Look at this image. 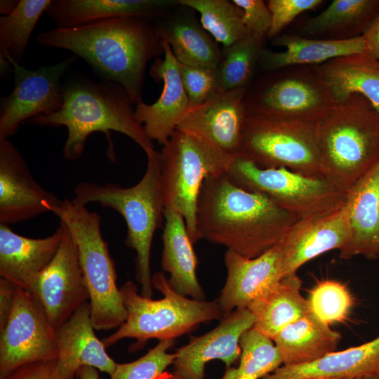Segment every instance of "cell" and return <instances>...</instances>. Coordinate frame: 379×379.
<instances>
[{
  "label": "cell",
  "mask_w": 379,
  "mask_h": 379,
  "mask_svg": "<svg viewBox=\"0 0 379 379\" xmlns=\"http://www.w3.org/2000/svg\"><path fill=\"white\" fill-rule=\"evenodd\" d=\"M36 41L83 58L102 81L121 85L135 106L143 102L148 62L164 54L153 21L138 18L107 19L74 28L55 27L38 33Z\"/></svg>",
  "instance_id": "cell-1"
},
{
  "label": "cell",
  "mask_w": 379,
  "mask_h": 379,
  "mask_svg": "<svg viewBox=\"0 0 379 379\" xmlns=\"http://www.w3.org/2000/svg\"><path fill=\"white\" fill-rule=\"evenodd\" d=\"M299 220L266 195L244 190L225 173L208 175L197 201L199 240L253 258L284 239Z\"/></svg>",
  "instance_id": "cell-2"
},
{
  "label": "cell",
  "mask_w": 379,
  "mask_h": 379,
  "mask_svg": "<svg viewBox=\"0 0 379 379\" xmlns=\"http://www.w3.org/2000/svg\"><path fill=\"white\" fill-rule=\"evenodd\" d=\"M133 102L119 84L93 81L80 77L63 86V104L54 113L39 115L27 121L40 126L67 128L62 153L67 161L80 159L88 137L95 132L106 134L112 150L110 131H117L132 139L147 157L155 153L152 140L135 118Z\"/></svg>",
  "instance_id": "cell-3"
},
{
  "label": "cell",
  "mask_w": 379,
  "mask_h": 379,
  "mask_svg": "<svg viewBox=\"0 0 379 379\" xmlns=\"http://www.w3.org/2000/svg\"><path fill=\"white\" fill-rule=\"evenodd\" d=\"M315 131L325 178L343 192L379 164V114L361 95L332 104Z\"/></svg>",
  "instance_id": "cell-4"
},
{
  "label": "cell",
  "mask_w": 379,
  "mask_h": 379,
  "mask_svg": "<svg viewBox=\"0 0 379 379\" xmlns=\"http://www.w3.org/2000/svg\"><path fill=\"white\" fill-rule=\"evenodd\" d=\"M147 158L146 171L135 185L124 187L111 182L83 181L75 186L71 200L82 206L98 203L122 215L127 227L125 244L136 253L135 277L141 285L140 295L152 298L151 248L154 234L164 219V207L159 184V152Z\"/></svg>",
  "instance_id": "cell-5"
},
{
  "label": "cell",
  "mask_w": 379,
  "mask_h": 379,
  "mask_svg": "<svg viewBox=\"0 0 379 379\" xmlns=\"http://www.w3.org/2000/svg\"><path fill=\"white\" fill-rule=\"evenodd\" d=\"M152 286L163 295L161 299L141 295L131 281L121 286L127 318L117 331L102 339L106 348L124 338H135L132 351L138 350L149 339L175 340L200 324L225 317L217 300H197L176 293L163 272L152 276Z\"/></svg>",
  "instance_id": "cell-6"
},
{
  "label": "cell",
  "mask_w": 379,
  "mask_h": 379,
  "mask_svg": "<svg viewBox=\"0 0 379 379\" xmlns=\"http://www.w3.org/2000/svg\"><path fill=\"white\" fill-rule=\"evenodd\" d=\"M51 213L67 226L77 246L93 328L98 331L119 328L126 320L127 310L117 285L114 261L102 236L100 216L67 199L55 206Z\"/></svg>",
  "instance_id": "cell-7"
},
{
  "label": "cell",
  "mask_w": 379,
  "mask_h": 379,
  "mask_svg": "<svg viewBox=\"0 0 379 379\" xmlns=\"http://www.w3.org/2000/svg\"><path fill=\"white\" fill-rule=\"evenodd\" d=\"M235 158L202 138L178 129L159 152L164 209L182 215L193 244L199 240L197 207L202 184L208 175L226 173Z\"/></svg>",
  "instance_id": "cell-8"
},
{
  "label": "cell",
  "mask_w": 379,
  "mask_h": 379,
  "mask_svg": "<svg viewBox=\"0 0 379 379\" xmlns=\"http://www.w3.org/2000/svg\"><path fill=\"white\" fill-rule=\"evenodd\" d=\"M239 156L261 168L326 178L313 122L247 114Z\"/></svg>",
  "instance_id": "cell-9"
},
{
  "label": "cell",
  "mask_w": 379,
  "mask_h": 379,
  "mask_svg": "<svg viewBox=\"0 0 379 379\" xmlns=\"http://www.w3.org/2000/svg\"><path fill=\"white\" fill-rule=\"evenodd\" d=\"M225 173L239 187L266 195L298 219L333 212L346 201L347 193L326 178L307 176L286 168H261L240 156Z\"/></svg>",
  "instance_id": "cell-10"
},
{
  "label": "cell",
  "mask_w": 379,
  "mask_h": 379,
  "mask_svg": "<svg viewBox=\"0 0 379 379\" xmlns=\"http://www.w3.org/2000/svg\"><path fill=\"white\" fill-rule=\"evenodd\" d=\"M333 104L315 65L265 72L247 88V114L315 123Z\"/></svg>",
  "instance_id": "cell-11"
},
{
  "label": "cell",
  "mask_w": 379,
  "mask_h": 379,
  "mask_svg": "<svg viewBox=\"0 0 379 379\" xmlns=\"http://www.w3.org/2000/svg\"><path fill=\"white\" fill-rule=\"evenodd\" d=\"M56 330L39 300L18 286L14 305L0 330V379L30 362L57 359Z\"/></svg>",
  "instance_id": "cell-12"
},
{
  "label": "cell",
  "mask_w": 379,
  "mask_h": 379,
  "mask_svg": "<svg viewBox=\"0 0 379 379\" xmlns=\"http://www.w3.org/2000/svg\"><path fill=\"white\" fill-rule=\"evenodd\" d=\"M13 66L14 88L1 98L0 139L15 135L20 124L39 115L59 111L63 104L62 78L77 56L74 54L60 62L28 69L9 57Z\"/></svg>",
  "instance_id": "cell-13"
},
{
  "label": "cell",
  "mask_w": 379,
  "mask_h": 379,
  "mask_svg": "<svg viewBox=\"0 0 379 379\" xmlns=\"http://www.w3.org/2000/svg\"><path fill=\"white\" fill-rule=\"evenodd\" d=\"M32 294L55 330L90 300L77 246L65 225L59 248L39 276Z\"/></svg>",
  "instance_id": "cell-14"
},
{
  "label": "cell",
  "mask_w": 379,
  "mask_h": 379,
  "mask_svg": "<svg viewBox=\"0 0 379 379\" xmlns=\"http://www.w3.org/2000/svg\"><path fill=\"white\" fill-rule=\"evenodd\" d=\"M60 201L34 179L9 138L0 139V224H16L51 212Z\"/></svg>",
  "instance_id": "cell-15"
},
{
  "label": "cell",
  "mask_w": 379,
  "mask_h": 379,
  "mask_svg": "<svg viewBox=\"0 0 379 379\" xmlns=\"http://www.w3.org/2000/svg\"><path fill=\"white\" fill-rule=\"evenodd\" d=\"M247 88L220 91L190 108L176 129L193 134L232 157L239 156L247 117Z\"/></svg>",
  "instance_id": "cell-16"
},
{
  "label": "cell",
  "mask_w": 379,
  "mask_h": 379,
  "mask_svg": "<svg viewBox=\"0 0 379 379\" xmlns=\"http://www.w3.org/2000/svg\"><path fill=\"white\" fill-rule=\"evenodd\" d=\"M254 317L247 308H237L225 316L218 326L178 348L172 375L178 379H204L207 362L219 359L227 368L240 358L241 335L253 327Z\"/></svg>",
  "instance_id": "cell-17"
},
{
  "label": "cell",
  "mask_w": 379,
  "mask_h": 379,
  "mask_svg": "<svg viewBox=\"0 0 379 379\" xmlns=\"http://www.w3.org/2000/svg\"><path fill=\"white\" fill-rule=\"evenodd\" d=\"M163 42L164 58H156L149 71L157 82H163L161 95L153 104L142 102L135 107V119L143 126L147 136L162 146L168 142L190 109L178 62L169 44Z\"/></svg>",
  "instance_id": "cell-18"
},
{
  "label": "cell",
  "mask_w": 379,
  "mask_h": 379,
  "mask_svg": "<svg viewBox=\"0 0 379 379\" xmlns=\"http://www.w3.org/2000/svg\"><path fill=\"white\" fill-rule=\"evenodd\" d=\"M345 205L333 212L298 220L279 243L283 278L297 274L309 260L328 251H341L348 239Z\"/></svg>",
  "instance_id": "cell-19"
},
{
  "label": "cell",
  "mask_w": 379,
  "mask_h": 379,
  "mask_svg": "<svg viewBox=\"0 0 379 379\" xmlns=\"http://www.w3.org/2000/svg\"><path fill=\"white\" fill-rule=\"evenodd\" d=\"M225 265L227 278L217 300L225 316L247 308L283 279L279 244L253 258L227 250Z\"/></svg>",
  "instance_id": "cell-20"
},
{
  "label": "cell",
  "mask_w": 379,
  "mask_h": 379,
  "mask_svg": "<svg viewBox=\"0 0 379 379\" xmlns=\"http://www.w3.org/2000/svg\"><path fill=\"white\" fill-rule=\"evenodd\" d=\"M65 225L45 238H29L0 224V276L33 293L39 276L54 258Z\"/></svg>",
  "instance_id": "cell-21"
},
{
  "label": "cell",
  "mask_w": 379,
  "mask_h": 379,
  "mask_svg": "<svg viewBox=\"0 0 379 379\" xmlns=\"http://www.w3.org/2000/svg\"><path fill=\"white\" fill-rule=\"evenodd\" d=\"M91 314L88 302L56 329L57 361L62 379H75L83 366H92L110 376L117 366L95 334Z\"/></svg>",
  "instance_id": "cell-22"
},
{
  "label": "cell",
  "mask_w": 379,
  "mask_h": 379,
  "mask_svg": "<svg viewBox=\"0 0 379 379\" xmlns=\"http://www.w3.org/2000/svg\"><path fill=\"white\" fill-rule=\"evenodd\" d=\"M348 239L340 258H379V164L347 192Z\"/></svg>",
  "instance_id": "cell-23"
},
{
  "label": "cell",
  "mask_w": 379,
  "mask_h": 379,
  "mask_svg": "<svg viewBox=\"0 0 379 379\" xmlns=\"http://www.w3.org/2000/svg\"><path fill=\"white\" fill-rule=\"evenodd\" d=\"M196 12L179 4L164 16L152 21L158 35L169 44L179 62L216 69L222 49L204 29Z\"/></svg>",
  "instance_id": "cell-24"
},
{
  "label": "cell",
  "mask_w": 379,
  "mask_h": 379,
  "mask_svg": "<svg viewBox=\"0 0 379 379\" xmlns=\"http://www.w3.org/2000/svg\"><path fill=\"white\" fill-rule=\"evenodd\" d=\"M179 4V0H52L46 13L56 27L74 28L118 18L154 20Z\"/></svg>",
  "instance_id": "cell-25"
},
{
  "label": "cell",
  "mask_w": 379,
  "mask_h": 379,
  "mask_svg": "<svg viewBox=\"0 0 379 379\" xmlns=\"http://www.w3.org/2000/svg\"><path fill=\"white\" fill-rule=\"evenodd\" d=\"M161 265L169 274L170 287L192 299L205 300L204 291L197 276V258L185 219L178 212L164 209Z\"/></svg>",
  "instance_id": "cell-26"
},
{
  "label": "cell",
  "mask_w": 379,
  "mask_h": 379,
  "mask_svg": "<svg viewBox=\"0 0 379 379\" xmlns=\"http://www.w3.org/2000/svg\"><path fill=\"white\" fill-rule=\"evenodd\" d=\"M272 44L284 47L286 50L277 52L263 48L260 54L258 67L264 72L291 66L317 65L339 56L366 51L362 36L338 41L284 33L272 39Z\"/></svg>",
  "instance_id": "cell-27"
},
{
  "label": "cell",
  "mask_w": 379,
  "mask_h": 379,
  "mask_svg": "<svg viewBox=\"0 0 379 379\" xmlns=\"http://www.w3.org/2000/svg\"><path fill=\"white\" fill-rule=\"evenodd\" d=\"M315 66L333 103L359 94L379 114V60L368 51L339 56Z\"/></svg>",
  "instance_id": "cell-28"
},
{
  "label": "cell",
  "mask_w": 379,
  "mask_h": 379,
  "mask_svg": "<svg viewBox=\"0 0 379 379\" xmlns=\"http://www.w3.org/2000/svg\"><path fill=\"white\" fill-rule=\"evenodd\" d=\"M379 375V335L359 346L331 352L314 361L282 365L262 379H313Z\"/></svg>",
  "instance_id": "cell-29"
},
{
  "label": "cell",
  "mask_w": 379,
  "mask_h": 379,
  "mask_svg": "<svg viewBox=\"0 0 379 379\" xmlns=\"http://www.w3.org/2000/svg\"><path fill=\"white\" fill-rule=\"evenodd\" d=\"M342 335L308 312L284 328L273 339L283 365L314 361L335 352Z\"/></svg>",
  "instance_id": "cell-30"
},
{
  "label": "cell",
  "mask_w": 379,
  "mask_h": 379,
  "mask_svg": "<svg viewBox=\"0 0 379 379\" xmlns=\"http://www.w3.org/2000/svg\"><path fill=\"white\" fill-rule=\"evenodd\" d=\"M301 285L297 274L287 277L254 300L247 307L254 317L253 328L273 340L284 328L310 312Z\"/></svg>",
  "instance_id": "cell-31"
},
{
  "label": "cell",
  "mask_w": 379,
  "mask_h": 379,
  "mask_svg": "<svg viewBox=\"0 0 379 379\" xmlns=\"http://www.w3.org/2000/svg\"><path fill=\"white\" fill-rule=\"evenodd\" d=\"M379 13V0H334L323 11L307 18L303 36L325 40H349L361 36Z\"/></svg>",
  "instance_id": "cell-32"
},
{
  "label": "cell",
  "mask_w": 379,
  "mask_h": 379,
  "mask_svg": "<svg viewBox=\"0 0 379 379\" xmlns=\"http://www.w3.org/2000/svg\"><path fill=\"white\" fill-rule=\"evenodd\" d=\"M52 0H20L10 15L0 17V55L19 63L36 23Z\"/></svg>",
  "instance_id": "cell-33"
},
{
  "label": "cell",
  "mask_w": 379,
  "mask_h": 379,
  "mask_svg": "<svg viewBox=\"0 0 379 379\" xmlns=\"http://www.w3.org/2000/svg\"><path fill=\"white\" fill-rule=\"evenodd\" d=\"M265 40L247 36L232 45L223 47L216 67L220 91L248 88L258 67Z\"/></svg>",
  "instance_id": "cell-34"
},
{
  "label": "cell",
  "mask_w": 379,
  "mask_h": 379,
  "mask_svg": "<svg viewBox=\"0 0 379 379\" xmlns=\"http://www.w3.org/2000/svg\"><path fill=\"white\" fill-rule=\"evenodd\" d=\"M200 14L204 29L215 41L227 47L248 36L243 11L233 1L179 0Z\"/></svg>",
  "instance_id": "cell-35"
},
{
  "label": "cell",
  "mask_w": 379,
  "mask_h": 379,
  "mask_svg": "<svg viewBox=\"0 0 379 379\" xmlns=\"http://www.w3.org/2000/svg\"><path fill=\"white\" fill-rule=\"evenodd\" d=\"M273 340L253 327L243 333L239 344L240 361L227 368L221 379H262L283 365Z\"/></svg>",
  "instance_id": "cell-36"
},
{
  "label": "cell",
  "mask_w": 379,
  "mask_h": 379,
  "mask_svg": "<svg viewBox=\"0 0 379 379\" xmlns=\"http://www.w3.org/2000/svg\"><path fill=\"white\" fill-rule=\"evenodd\" d=\"M307 300L311 312L328 326L346 321L354 305L347 287L334 280L318 282Z\"/></svg>",
  "instance_id": "cell-37"
},
{
  "label": "cell",
  "mask_w": 379,
  "mask_h": 379,
  "mask_svg": "<svg viewBox=\"0 0 379 379\" xmlns=\"http://www.w3.org/2000/svg\"><path fill=\"white\" fill-rule=\"evenodd\" d=\"M175 340H160L145 355L129 363L117 364L110 379H161L173 364L176 353H168Z\"/></svg>",
  "instance_id": "cell-38"
},
{
  "label": "cell",
  "mask_w": 379,
  "mask_h": 379,
  "mask_svg": "<svg viewBox=\"0 0 379 379\" xmlns=\"http://www.w3.org/2000/svg\"><path fill=\"white\" fill-rule=\"evenodd\" d=\"M178 65L190 108L204 103L220 91L215 69L190 66L179 62Z\"/></svg>",
  "instance_id": "cell-39"
},
{
  "label": "cell",
  "mask_w": 379,
  "mask_h": 379,
  "mask_svg": "<svg viewBox=\"0 0 379 379\" xmlns=\"http://www.w3.org/2000/svg\"><path fill=\"white\" fill-rule=\"evenodd\" d=\"M322 0H269L266 3L272 15V25L267 38L274 39L298 15L314 10Z\"/></svg>",
  "instance_id": "cell-40"
},
{
  "label": "cell",
  "mask_w": 379,
  "mask_h": 379,
  "mask_svg": "<svg viewBox=\"0 0 379 379\" xmlns=\"http://www.w3.org/2000/svg\"><path fill=\"white\" fill-rule=\"evenodd\" d=\"M243 11L248 36L265 40L272 25V15L262 0H232Z\"/></svg>",
  "instance_id": "cell-41"
},
{
  "label": "cell",
  "mask_w": 379,
  "mask_h": 379,
  "mask_svg": "<svg viewBox=\"0 0 379 379\" xmlns=\"http://www.w3.org/2000/svg\"><path fill=\"white\" fill-rule=\"evenodd\" d=\"M4 379H62L57 359L41 360L23 364Z\"/></svg>",
  "instance_id": "cell-42"
},
{
  "label": "cell",
  "mask_w": 379,
  "mask_h": 379,
  "mask_svg": "<svg viewBox=\"0 0 379 379\" xmlns=\"http://www.w3.org/2000/svg\"><path fill=\"white\" fill-rule=\"evenodd\" d=\"M18 286L4 278L0 279V330L6 324L11 314Z\"/></svg>",
  "instance_id": "cell-43"
},
{
  "label": "cell",
  "mask_w": 379,
  "mask_h": 379,
  "mask_svg": "<svg viewBox=\"0 0 379 379\" xmlns=\"http://www.w3.org/2000/svg\"><path fill=\"white\" fill-rule=\"evenodd\" d=\"M362 37L366 51L379 60V13L368 26Z\"/></svg>",
  "instance_id": "cell-44"
},
{
  "label": "cell",
  "mask_w": 379,
  "mask_h": 379,
  "mask_svg": "<svg viewBox=\"0 0 379 379\" xmlns=\"http://www.w3.org/2000/svg\"><path fill=\"white\" fill-rule=\"evenodd\" d=\"M77 379H100L98 369L92 366H83L77 373Z\"/></svg>",
  "instance_id": "cell-45"
},
{
  "label": "cell",
  "mask_w": 379,
  "mask_h": 379,
  "mask_svg": "<svg viewBox=\"0 0 379 379\" xmlns=\"http://www.w3.org/2000/svg\"><path fill=\"white\" fill-rule=\"evenodd\" d=\"M18 2V0H1L0 14L2 16L10 15L15 9Z\"/></svg>",
  "instance_id": "cell-46"
},
{
  "label": "cell",
  "mask_w": 379,
  "mask_h": 379,
  "mask_svg": "<svg viewBox=\"0 0 379 379\" xmlns=\"http://www.w3.org/2000/svg\"><path fill=\"white\" fill-rule=\"evenodd\" d=\"M11 70H13V66L10 61L5 57L0 55V72L2 78L9 76Z\"/></svg>",
  "instance_id": "cell-47"
},
{
  "label": "cell",
  "mask_w": 379,
  "mask_h": 379,
  "mask_svg": "<svg viewBox=\"0 0 379 379\" xmlns=\"http://www.w3.org/2000/svg\"><path fill=\"white\" fill-rule=\"evenodd\" d=\"M161 379H178L177 378H175V376H173L171 373H165L162 377L161 378Z\"/></svg>",
  "instance_id": "cell-48"
},
{
  "label": "cell",
  "mask_w": 379,
  "mask_h": 379,
  "mask_svg": "<svg viewBox=\"0 0 379 379\" xmlns=\"http://www.w3.org/2000/svg\"><path fill=\"white\" fill-rule=\"evenodd\" d=\"M355 379H378V375H367V376L357 378Z\"/></svg>",
  "instance_id": "cell-49"
},
{
  "label": "cell",
  "mask_w": 379,
  "mask_h": 379,
  "mask_svg": "<svg viewBox=\"0 0 379 379\" xmlns=\"http://www.w3.org/2000/svg\"><path fill=\"white\" fill-rule=\"evenodd\" d=\"M313 379H353L351 378H317Z\"/></svg>",
  "instance_id": "cell-50"
},
{
  "label": "cell",
  "mask_w": 379,
  "mask_h": 379,
  "mask_svg": "<svg viewBox=\"0 0 379 379\" xmlns=\"http://www.w3.org/2000/svg\"><path fill=\"white\" fill-rule=\"evenodd\" d=\"M378 379H379V375H378Z\"/></svg>",
  "instance_id": "cell-51"
}]
</instances>
